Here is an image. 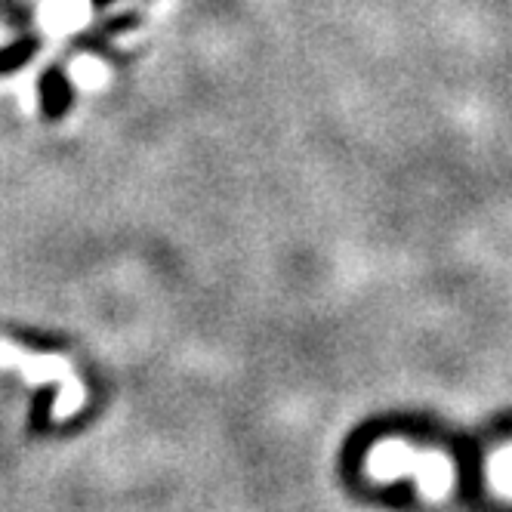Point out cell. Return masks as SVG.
Returning <instances> with one entry per match:
<instances>
[{"label":"cell","instance_id":"obj_1","mask_svg":"<svg viewBox=\"0 0 512 512\" xmlns=\"http://www.w3.org/2000/svg\"><path fill=\"white\" fill-rule=\"evenodd\" d=\"M41 99H44V112L50 118H59L65 112L71 102V90H68V81L62 78V71L50 68L41 78Z\"/></svg>","mask_w":512,"mask_h":512},{"label":"cell","instance_id":"obj_2","mask_svg":"<svg viewBox=\"0 0 512 512\" xmlns=\"http://www.w3.org/2000/svg\"><path fill=\"white\" fill-rule=\"evenodd\" d=\"M34 53H38V41L34 38H25V41H16L13 47H4L0 50V75H10V71L25 65Z\"/></svg>","mask_w":512,"mask_h":512},{"label":"cell","instance_id":"obj_3","mask_svg":"<svg viewBox=\"0 0 512 512\" xmlns=\"http://www.w3.org/2000/svg\"><path fill=\"white\" fill-rule=\"evenodd\" d=\"M96 4H108V0H96Z\"/></svg>","mask_w":512,"mask_h":512}]
</instances>
